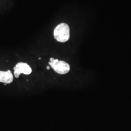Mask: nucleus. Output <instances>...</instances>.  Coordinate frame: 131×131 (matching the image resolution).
Masks as SVG:
<instances>
[{"instance_id": "nucleus-2", "label": "nucleus", "mask_w": 131, "mask_h": 131, "mask_svg": "<svg viewBox=\"0 0 131 131\" xmlns=\"http://www.w3.org/2000/svg\"><path fill=\"white\" fill-rule=\"evenodd\" d=\"M48 63L52 69L59 74H66L70 70V66L65 61L58 60L57 59H56L52 57Z\"/></svg>"}, {"instance_id": "nucleus-5", "label": "nucleus", "mask_w": 131, "mask_h": 131, "mask_svg": "<svg viewBox=\"0 0 131 131\" xmlns=\"http://www.w3.org/2000/svg\"><path fill=\"white\" fill-rule=\"evenodd\" d=\"M50 69V67H49V66H47V69H48V70H49Z\"/></svg>"}, {"instance_id": "nucleus-3", "label": "nucleus", "mask_w": 131, "mask_h": 131, "mask_svg": "<svg viewBox=\"0 0 131 131\" xmlns=\"http://www.w3.org/2000/svg\"><path fill=\"white\" fill-rule=\"evenodd\" d=\"M14 70V76L16 78H18L21 73L25 75H29L32 72L31 68L27 64L19 62L13 68Z\"/></svg>"}, {"instance_id": "nucleus-4", "label": "nucleus", "mask_w": 131, "mask_h": 131, "mask_svg": "<svg viewBox=\"0 0 131 131\" xmlns=\"http://www.w3.org/2000/svg\"><path fill=\"white\" fill-rule=\"evenodd\" d=\"M13 80V76L9 70L7 71H0V82L6 84H10Z\"/></svg>"}, {"instance_id": "nucleus-1", "label": "nucleus", "mask_w": 131, "mask_h": 131, "mask_svg": "<svg viewBox=\"0 0 131 131\" xmlns=\"http://www.w3.org/2000/svg\"><path fill=\"white\" fill-rule=\"evenodd\" d=\"M53 35L57 41L64 43L69 40L70 38V29L66 23L59 24L54 30Z\"/></svg>"}]
</instances>
